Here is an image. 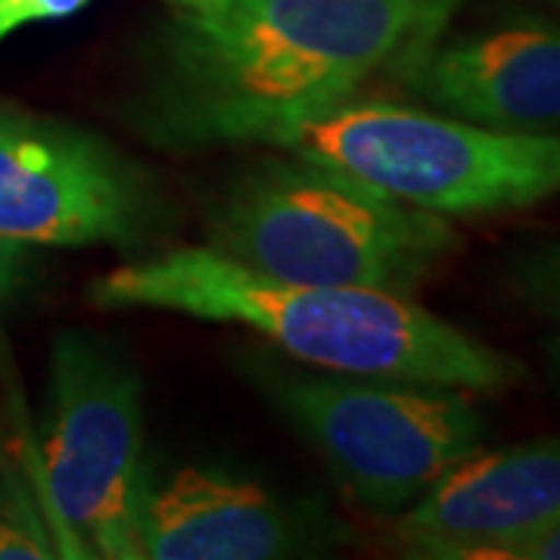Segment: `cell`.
Returning <instances> with one entry per match:
<instances>
[{
	"mask_svg": "<svg viewBox=\"0 0 560 560\" xmlns=\"http://www.w3.org/2000/svg\"><path fill=\"white\" fill-rule=\"evenodd\" d=\"M94 0H0V44L35 22L69 20Z\"/></svg>",
	"mask_w": 560,
	"mask_h": 560,
	"instance_id": "obj_13",
	"label": "cell"
},
{
	"mask_svg": "<svg viewBox=\"0 0 560 560\" xmlns=\"http://www.w3.org/2000/svg\"><path fill=\"white\" fill-rule=\"evenodd\" d=\"M393 75L442 116L504 131H560V25L501 22L440 35Z\"/></svg>",
	"mask_w": 560,
	"mask_h": 560,
	"instance_id": "obj_8",
	"label": "cell"
},
{
	"mask_svg": "<svg viewBox=\"0 0 560 560\" xmlns=\"http://www.w3.org/2000/svg\"><path fill=\"white\" fill-rule=\"evenodd\" d=\"M290 153L346 168L445 219L560 197V131H504L423 106L349 101L296 128Z\"/></svg>",
	"mask_w": 560,
	"mask_h": 560,
	"instance_id": "obj_4",
	"label": "cell"
},
{
	"mask_svg": "<svg viewBox=\"0 0 560 560\" xmlns=\"http://www.w3.org/2000/svg\"><path fill=\"white\" fill-rule=\"evenodd\" d=\"M38 467L60 558L140 560L143 393L106 340L66 330L54 342Z\"/></svg>",
	"mask_w": 560,
	"mask_h": 560,
	"instance_id": "obj_6",
	"label": "cell"
},
{
	"mask_svg": "<svg viewBox=\"0 0 560 560\" xmlns=\"http://www.w3.org/2000/svg\"><path fill=\"white\" fill-rule=\"evenodd\" d=\"M97 308H150L243 324L308 368L504 393L526 377L521 359L464 334L386 290L318 287L249 271L209 246H180L119 265L88 290Z\"/></svg>",
	"mask_w": 560,
	"mask_h": 560,
	"instance_id": "obj_2",
	"label": "cell"
},
{
	"mask_svg": "<svg viewBox=\"0 0 560 560\" xmlns=\"http://www.w3.org/2000/svg\"><path fill=\"white\" fill-rule=\"evenodd\" d=\"M128 121L168 153L280 147L445 35L464 0H165Z\"/></svg>",
	"mask_w": 560,
	"mask_h": 560,
	"instance_id": "obj_1",
	"label": "cell"
},
{
	"mask_svg": "<svg viewBox=\"0 0 560 560\" xmlns=\"http://www.w3.org/2000/svg\"><path fill=\"white\" fill-rule=\"evenodd\" d=\"M560 526V436L477 452L399 514L420 558L495 560L501 548Z\"/></svg>",
	"mask_w": 560,
	"mask_h": 560,
	"instance_id": "obj_9",
	"label": "cell"
},
{
	"mask_svg": "<svg viewBox=\"0 0 560 560\" xmlns=\"http://www.w3.org/2000/svg\"><path fill=\"white\" fill-rule=\"evenodd\" d=\"M555 3H560V0H555Z\"/></svg>",
	"mask_w": 560,
	"mask_h": 560,
	"instance_id": "obj_17",
	"label": "cell"
},
{
	"mask_svg": "<svg viewBox=\"0 0 560 560\" xmlns=\"http://www.w3.org/2000/svg\"><path fill=\"white\" fill-rule=\"evenodd\" d=\"M508 287L529 312L560 324V243L521 253L508 265Z\"/></svg>",
	"mask_w": 560,
	"mask_h": 560,
	"instance_id": "obj_12",
	"label": "cell"
},
{
	"mask_svg": "<svg viewBox=\"0 0 560 560\" xmlns=\"http://www.w3.org/2000/svg\"><path fill=\"white\" fill-rule=\"evenodd\" d=\"M265 393L342 492L374 514H401L486 440L482 411L455 386L315 368L271 374Z\"/></svg>",
	"mask_w": 560,
	"mask_h": 560,
	"instance_id": "obj_5",
	"label": "cell"
},
{
	"mask_svg": "<svg viewBox=\"0 0 560 560\" xmlns=\"http://www.w3.org/2000/svg\"><path fill=\"white\" fill-rule=\"evenodd\" d=\"M209 249L268 278L411 296L460 249L452 221L346 168L261 160L209 206Z\"/></svg>",
	"mask_w": 560,
	"mask_h": 560,
	"instance_id": "obj_3",
	"label": "cell"
},
{
	"mask_svg": "<svg viewBox=\"0 0 560 560\" xmlns=\"http://www.w3.org/2000/svg\"><path fill=\"white\" fill-rule=\"evenodd\" d=\"M495 560H560V526L501 548Z\"/></svg>",
	"mask_w": 560,
	"mask_h": 560,
	"instance_id": "obj_15",
	"label": "cell"
},
{
	"mask_svg": "<svg viewBox=\"0 0 560 560\" xmlns=\"http://www.w3.org/2000/svg\"><path fill=\"white\" fill-rule=\"evenodd\" d=\"M16 467L0 460V560L60 558V539Z\"/></svg>",
	"mask_w": 560,
	"mask_h": 560,
	"instance_id": "obj_11",
	"label": "cell"
},
{
	"mask_svg": "<svg viewBox=\"0 0 560 560\" xmlns=\"http://www.w3.org/2000/svg\"><path fill=\"white\" fill-rule=\"evenodd\" d=\"M153 175L94 131L0 106V237L143 249L165 234Z\"/></svg>",
	"mask_w": 560,
	"mask_h": 560,
	"instance_id": "obj_7",
	"label": "cell"
},
{
	"mask_svg": "<svg viewBox=\"0 0 560 560\" xmlns=\"http://www.w3.org/2000/svg\"><path fill=\"white\" fill-rule=\"evenodd\" d=\"M35 246L0 237V308L25 287L35 265Z\"/></svg>",
	"mask_w": 560,
	"mask_h": 560,
	"instance_id": "obj_14",
	"label": "cell"
},
{
	"mask_svg": "<svg viewBox=\"0 0 560 560\" xmlns=\"http://www.w3.org/2000/svg\"><path fill=\"white\" fill-rule=\"evenodd\" d=\"M545 352H548V361H551L555 374H560V334H558V337H551V340L545 342Z\"/></svg>",
	"mask_w": 560,
	"mask_h": 560,
	"instance_id": "obj_16",
	"label": "cell"
},
{
	"mask_svg": "<svg viewBox=\"0 0 560 560\" xmlns=\"http://www.w3.org/2000/svg\"><path fill=\"white\" fill-rule=\"evenodd\" d=\"M305 521L261 482L209 464H147L140 560H278L305 551Z\"/></svg>",
	"mask_w": 560,
	"mask_h": 560,
	"instance_id": "obj_10",
	"label": "cell"
}]
</instances>
